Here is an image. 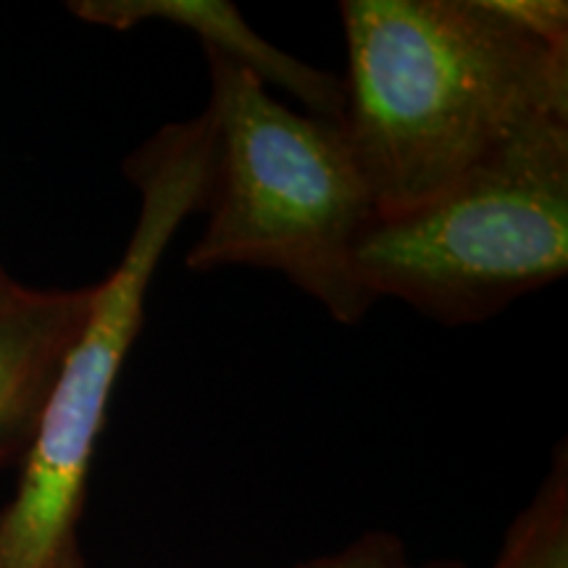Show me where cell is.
<instances>
[{
    "label": "cell",
    "instance_id": "2",
    "mask_svg": "<svg viewBox=\"0 0 568 568\" xmlns=\"http://www.w3.org/2000/svg\"><path fill=\"white\" fill-rule=\"evenodd\" d=\"M203 53L216 142L205 226L184 264L282 274L337 324H361L376 301L355 251L379 211L343 126L287 109L251 71Z\"/></svg>",
    "mask_w": 568,
    "mask_h": 568
},
{
    "label": "cell",
    "instance_id": "8",
    "mask_svg": "<svg viewBox=\"0 0 568 568\" xmlns=\"http://www.w3.org/2000/svg\"><path fill=\"white\" fill-rule=\"evenodd\" d=\"M290 568H466L458 560H426V564H416L408 556L406 545L393 535H364L355 542L345 545L337 552H326V556H316Z\"/></svg>",
    "mask_w": 568,
    "mask_h": 568
},
{
    "label": "cell",
    "instance_id": "7",
    "mask_svg": "<svg viewBox=\"0 0 568 568\" xmlns=\"http://www.w3.org/2000/svg\"><path fill=\"white\" fill-rule=\"evenodd\" d=\"M489 568H568V453L560 443L529 506L503 537Z\"/></svg>",
    "mask_w": 568,
    "mask_h": 568
},
{
    "label": "cell",
    "instance_id": "9",
    "mask_svg": "<svg viewBox=\"0 0 568 568\" xmlns=\"http://www.w3.org/2000/svg\"><path fill=\"white\" fill-rule=\"evenodd\" d=\"M19 287H21V282L13 280V276H11L9 272H6V266L0 264V301H3V297H9V295L17 293Z\"/></svg>",
    "mask_w": 568,
    "mask_h": 568
},
{
    "label": "cell",
    "instance_id": "5",
    "mask_svg": "<svg viewBox=\"0 0 568 568\" xmlns=\"http://www.w3.org/2000/svg\"><path fill=\"white\" fill-rule=\"evenodd\" d=\"M67 9L71 17L116 32H130L148 21L180 27L203 42V51L224 55L266 88L290 92L314 116L329 122L343 116V77L280 51L230 0H71Z\"/></svg>",
    "mask_w": 568,
    "mask_h": 568
},
{
    "label": "cell",
    "instance_id": "3",
    "mask_svg": "<svg viewBox=\"0 0 568 568\" xmlns=\"http://www.w3.org/2000/svg\"><path fill=\"white\" fill-rule=\"evenodd\" d=\"M209 109L163 124L124 161L140 209L119 264L95 284L88 324L59 372L19 460V479L0 506V568H84L82 518L109 408L148 295L180 226L203 213L213 172Z\"/></svg>",
    "mask_w": 568,
    "mask_h": 568
},
{
    "label": "cell",
    "instance_id": "1",
    "mask_svg": "<svg viewBox=\"0 0 568 568\" xmlns=\"http://www.w3.org/2000/svg\"><path fill=\"white\" fill-rule=\"evenodd\" d=\"M343 126L379 216L429 201L531 124L568 116V45L500 0H343Z\"/></svg>",
    "mask_w": 568,
    "mask_h": 568
},
{
    "label": "cell",
    "instance_id": "4",
    "mask_svg": "<svg viewBox=\"0 0 568 568\" xmlns=\"http://www.w3.org/2000/svg\"><path fill=\"white\" fill-rule=\"evenodd\" d=\"M568 272V116L531 124L414 209L376 216L355 276L376 303L474 326Z\"/></svg>",
    "mask_w": 568,
    "mask_h": 568
},
{
    "label": "cell",
    "instance_id": "6",
    "mask_svg": "<svg viewBox=\"0 0 568 568\" xmlns=\"http://www.w3.org/2000/svg\"><path fill=\"white\" fill-rule=\"evenodd\" d=\"M95 284L40 290L21 284L0 301V466L19 464L63 355L88 324Z\"/></svg>",
    "mask_w": 568,
    "mask_h": 568
}]
</instances>
